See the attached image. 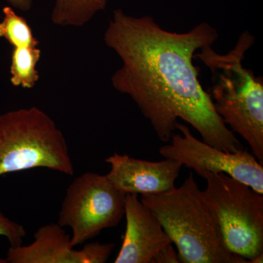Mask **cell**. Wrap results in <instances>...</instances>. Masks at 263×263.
Wrapping results in <instances>:
<instances>
[{"label": "cell", "instance_id": "6da1fadb", "mask_svg": "<svg viewBox=\"0 0 263 263\" xmlns=\"http://www.w3.org/2000/svg\"><path fill=\"white\" fill-rule=\"evenodd\" d=\"M217 39V31L209 24L186 32H170L152 17L136 18L114 10L104 40L123 64L112 76V85L130 97L164 143H169L180 119L211 146L228 152L243 149L216 113L193 63L195 53Z\"/></svg>", "mask_w": 263, "mask_h": 263}, {"label": "cell", "instance_id": "7a4b0ae2", "mask_svg": "<svg viewBox=\"0 0 263 263\" xmlns=\"http://www.w3.org/2000/svg\"><path fill=\"white\" fill-rule=\"evenodd\" d=\"M254 40L245 31L228 53H217L209 45L199 50L195 58L210 70L212 87L209 93L216 113L230 130L247 142L263 164V79L243 65Z\"/></svg>", "mask_w": 263, "mask_h": 263}, {"label": "cell", "instance_id": "3957f363", "mask_svg": "<svg viewBox=\"0 0 263 263\" xmlns=\"http://www.w3.org/2000/svg\"><path fill=\"white\" fill-rule=\"evenodd\" d=\"M178 249L180 262L249 263L226 249L202 190L190 173L179 187L141 195Z\"/></svg>", "mask_w": 263, "mask_h": 263}, {"label": "cell", "instance_id": "277c9868", "mask_svg": "<svg viewBox=\"0 0 263 263\" xmlns=\"http://www.w3.org/2000/svg\"><path fill=\"white\" fill-rule=\"evenodd\" d=\"M45 167L73 176L65 136L37 107L0 114V176Z\"/></svg>", "mask_w": 263, "mask_h": 263}, {"label": "cell", "instance_id": "5b68a950", "mask_svg": "<svg viewBox=\"0 0 263 263\" xmlns=\"http://www.w3.org/2000/svg\"><path fill=\"white\" fill-rule=\"evenodd\" d=\"M202 192L226 249L250 263L263 254V195L223 173L205 172Z\"/></svg>", "mask_w": 263, "mask_h": 263}, {"label": "cell", "instance_id": "8992f818", "mask_svg": "<svg viewBox=\"0 0 263 263\" xmlns=\"http://www.w3.org/2000/svg\"><path fill=\"white\" fill-rule=\"evenodd\" d=\"M125 195L106 175L86 172L76 178L66 191L57 221L72 230V247L117 226L124 215Z\"/></svg>", "mask_w": 263, "mask_h": 263}, {"label": "cell", "instance_id": "52a82bcc", "mask_svg": "<svg viewBox=\"0 0 263 263\" xmlns=\"http://www.w3.org/2000/svg\"><path fill=\"white\" fill-rule=\"evenodd\" d=\"M168 144L159 149L164 158L174 159L202 176L205 172L223 173L263 195V166L247 150L228 152L200 141L190 128L178 123Z\"/></svg>", "mask_w": 263, "mask_h": 263}, {"label": "cell", "instance_id": "ba28073f", "mask_svg": "<svg viewBox=\"0 0 263 263\" xmlns=\"http://www.w3.org/2000/svg\"><path fill=\"white\" fill-rule=\"evenodd\" d=\"M114 243L92 242L77 250L71 243V236L58 223L41 227L28 246L10 247L8 263H104L113 252Z\"/></svg>", "mask_w": 263, "mask_h": 263}, {"label": "cell", "instance_id": "9c48e42d", "mask_svg": "<svg viewBox=\"0 0 263 263\" xmlns=\"http://www.w3.org/2000/svg\"><path fill=\"white\" fill-rule=\"evenodd\" d=\"M110 182L124 194H158L175 187L182 164L174 159L153 162L115 153L105 160Z\"/></svg>", "mask_w": 263, "mask_h": 263}, {"label": "cell", "instance_id": "30bf717a", "mask_svg": "<svg viewBox=\"0 0 263 263\" xmlns=\"http://www.w3.org/2000/svg\"><path fill=\"white\" fill-rule=\"evenodd\" d=\"M125 234L115 263H150L154 256L172 240L160 221L136 194H126Z\"/></svg>", "mask_w": 263, "mask_h": 263}, {"label": "cell", "instance_id": "8fae6325", "mask_svg": "<svg viewBox=\"0 0 263 263\" xmlns=\"http://www.w3.org/2000/svg\"><path fill=\"white\" fill-rule=\"evenodd\" d=\"M39 43L19 42L13 45L10 65V81L14 86L32 89L40 76L37 65L41 57Z\"/></svg>", "mask_w": 263, "mask_h": 263}, {"label": "cell", "instance_id": "7c38bea8", "mask_svg": "<svg viewBox=\"0 0 263 263\" xmlns=\"http://www.w3.org/2000/svg\"><path fill=\"white\" fill-rule=\"evenodd\" d=\"M108 0H55L51 19L60 26L81 27L99 11L105 9Z\"/></svg>", "mask_w": 263, "mask_h": 263}, {"label": "cell", "instance_id": "4fadbf2b", "mask_svg": "<svg viewBox=\"0 0 263 263\" xmlns=\"http://www.w3.org/2000/svg\"><path fill=\"white\" fill-rule=\"evenodd\" d=\"M26 235L23 226L10 220L0 212V235L8 238L11 247L22 245Z\"/></svg>", "mask_w": 263, "mask_h": 263}, {"label": "cell", "instance_id": "5bb4252c", "mask_svg": "<svg viewBox=\"0 0 263 263\" xmlns=\"http://www.w3.org/2000/svg\"><path fill=\"white\" fill-rule=\"evenodd\" d=\"M172 243H169L160 249L154 256L150 263H179V256L176 253Z\"/></svg>", "mask_w": 263, "mask_h": 263}, {"label": "cell", "instance_id": "9a60e30c", "mask_svg": "<svg viewBox=\"0 0 263 263\" xmlns=\"http://www.w3.org/2000/svg\"><path fill=\"white\" fill-rule=\"evenodd\" d=\"M10 5L23 11H27L32 8V0H7Z\"/></svg>", "mask_w": 263, "mask_h": 263}, {"label": "cell", "instance_id": "2e32d148", "mask_svg": "<svg viewBox=\"0 0 263 263\" xmlns=\"http://www.w3.org/2000/svg\"><path fill=\"white\" fill-rule=\"evenodd\" d=\"M0 263H8V262H7L6 259L0 258Z\"/></svg>", "mask_w": 263, "mask_h": 263}]
</instances>
